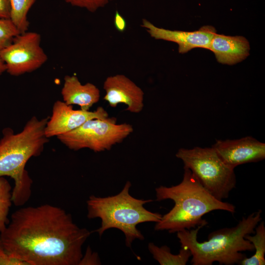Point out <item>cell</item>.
<instances>
[{"label": "cell", "mask_w": 265, "mask_h": 265, "mask_svg": "<svg viewBox=\"0 0 265 265\" xmlns=\"http://www.w3.org/2000/svg\"><path fill=\"white\" fill-rule=\"evenodd\" d=\"M107 117V112L101 106L93 111L75 110L72 105L56 101L53 106L52 116L46 125L45 135L47 138L57 136L74 130L88 120Z\"/></svg>", "instance_id": "9"}, {"label": "cell", "mask_w": 265, "mask_h": 265, "mask_svg": "<svg viewBox=\"0 0 265 265\" xmlns=\"http://www.w3.org/2000/svg\"><path fill=\"white\" fill-rule=\"evenodd\" d=\"M101 262L98 254L93 252L88 247L85 255L82 256L79 265H100Z\"/></svg>", "instance_id": "22"}, {"label": "cell", "mask_w": 265, "mask_h": 265, "mask_svg": "<svg viewBox=\"0 0 265 265\" xmlns=\"http://www.w3.org/2000/svg\"><path fill=\"white\" fill-rule=\"evenodd\" d=\"M182 182L171 187L160 186L155 189L156 200H173L175 205L157 222L156 231L167 230L174 233L184 229L204 226L208 222L203 219L205 214L214 210L234 213L236 208L228 202L218 200L200 183L190 169L184 167Z\"/></svg>", "instance_id": "2"}, {"label": "cell", "mask_w": 265, "mask_h": 265, "mask_svg": "<svg viewBox=\"0 0 265 265\" xmlns=\"http://www.w3.org/2000/svg\"><path fill=\"white\" fill-rule=\"evenodd\" d=\"M148 248L160 265H186L191 257L190 251L184 247H181L179 253L176 255L172 254L170 248L166 245L159 247L150 242Z\"/></svg>", "instance_id": "15"}, {"label": "cell", "mask_w": 265, "mask_h": 265, "mask_svg": "<svg viewBox=\"0 0 265 265\" xmlns=\"http://www.w3.org/2000/svg\"><path fill=\"white\" fill-rule=\"evenodd\" d=\"M106 95L104 99L112 107L118 104H125L126 110L139 113L144 106V92L133 81L122 74L108 77L103 85Z\"/></svg>", "instance_id": "12"}, {"label": "cell", "mask_w": 265, "mask_h": 265, "mask_svg": "<svg viewBox=\"0 0 265 265\" xmlns=\"http://www.w3.org/2000/svg\"><path fill=\"white\" fill-rule=\"evenodd\" d=\"M114 25L119 32H124L127 27V22L124 18L116 10L114 18Z\"/></svg>", "instance_id": "23"}, {"label": "cell", "mask_w": 265, "mask_h": 265, "mask_svg": "<svg viewBox=\"0 0 265 265\" xmlns=\"http://www.w3.org/2000/svg\"><path fill=\"white\" fill-rule=\"evenodd\" d=\"M48 119L33 116L20 132L15 133L10 129L3 132L0 140V177L14 180L12 201L16 206L24 205L31 196L32 181L25 166L31 157L41 154L48 142L45 130Z\"/></svg>", "instance_id": "4"}, {"label": "cell", "mask_w": 265, "mask_h": 265, "mask_svg": "<svg viewBox=\"0 0 265 265\" xmlns=\"http://www.w3.org/2000/svg\"><path fill=\"white\" fill-rule=\"evenodd\" d=\"M90 234L63 209L46 204L14 212L0 239L8 253L26 265H79Z\"/></svg>", "instance_id": "1"}, {"label": "cell", "mask_w": 265, "mask_h": 265, "mask_svg": "<svg viewBox=\"0 0 265 265\" xmlns=\"http://www.w3.org/2000/svg\"><path fill=\"white\" fill-rule=\"evenodd\" d=\"M141 26L152 38L177 43L181 53L196 48L209 50L211 40L216 33V29L211 26H203L194 31L171 30L157 27L145 19H142Z\"/></svg>", "instance_id": "11"}, {"label": "cell", "mask_w": 265, "mask_h": 265, "mask_svg": "<svg viewBox=\"0 0 265 265\" xmlns=\"http://www.w3.org/2000/svg\"><path fill=\"white\" fill-rule=\"evenodd\" d=\"M212 147L225 164L234 168L265 158V144L252 136L234 140H218Z\"/></svg>", "instance_id": "10"}, {"label": "cell", "mask_w": 265, "mask_h": 265, "mask_svg": "<svg viewBox=\"0 0 265 265\" xmlns=\"http://www.w3.org/2000/svg\"><path fill=\"white\" fill-rule=\"evenodd\" d=\"M72 6L84 8L94 12L98 9L105 6L108 0H64Z\"/></svg>", "instance_id": "20"}, {"label": "cell", "mask_w": 265, "mask_h": 265, "mask_svg": "<svg viewBox=\"0 0 265 265\" xmlns=\"http://www.w3.org/2000/svg\"><path fill=\"white\" fill-rule=\"evenodd\" d=\"M6 66L4 62L0 58V75L6 71Z\"/></svg>", "instance_id": "25"}, {"label": "cell", "mask_w": 265, "mask_h": 265, "mask_svg": "<svg viewBox=\"0 0 265 265\" xmlns=\"http://www.w3.org/2000/svg\"><path fill=\"white\" fill-rule=\"evenodd\" d=\"M61 93L64 103L78 105L83 110H89L100 97V90L96 86L90 82L83 84L74 75L64 77Z\"/></svg>", "instance_id": "14"}, {"label": "cell", "mask_w": 265, "mask_h": 265, "mask_svg": "<svg viewBox=\"0 0 265 265\" xmlns=\"http://www.w3.org/2000/svg\"><path fill=\"white\" fill-rule=\"evenodd\" d=\"M133 131L131 125L118 124L116 118L107 117L88 120L74 130L57 137L70 149L77 151L88 148L95 152H100L110 150Z\"/></svg>", "instance_id": "7"}, {"label": "cell", "mask_w": 265, "mask_h": 265, "mask_svg": "<svg viewBox=\"0 0 265 265\" xmlns=\"http://www.w3.org/2000/svg\"><path fill=\"white\" fill-rule=\"evenodd\" d=\"M36 0H9L10 18L20 33L27 31V14Z\"/></svg>", "instance_id": "17"}, {"label": "cell", "mask_w": 265, "mask_h": 265, "mask_svg": "<svg viewBox=\"0 0 265 265\" xmlns=\"http://www.w3.org/2000/svg\"><path fill=\"white\" fill-rule=\"evenodd\" d=\"M0 265H26V264L8 253L0 239Z\"/></svg>", "instance_id": "21"}, {"label": "cell", "mask_w": 265, "mask_h": 265, "mask_svg": "<svg viewBox=\"0 0 265 265\" xmlns=\"http://www.w3.org/2000/svg\"><path fill=\"white\" fill-rule=\"evenodd\" d=\"M261 214L260 210L243 217L234 227L212 232L208 240L204 242L197 239L198 233L202 226L179 231L177 238L181 246L190 251L192 265H212L215 262L224 265L239 264L246 257L242 252L254 251L252 243L244 236L255 233L256 227L262 219Z\"/></svg>", "instance_id": "3"}, {"label": "cell", "mask_w": 265, "mask_h": 265, "mask_svg": "<svg viewBox=\"0 0 265 265\" xmlns=\"http://www.w3.org/2000/svg\"><path fill=\"white\" fill-rule=\"evenodd\" d=\"M12 187L4 177H0V233L9 223L8 215L12 205Z\"/></svg>", "instance_id": "18"}, {"label": "cell", "mask_w": 265, "mask_h": 265, "mask_svg": "<svg viewBox=\"0 0 265 265\" xmlns=\"http://www.w3.org/2000/svg\"><path fill=\"white\" fill-rule=\"evenodd\" d=\"M41 36L27 31L17 35L11 44L0 52V58L10 75L18 76L41 67L48 56L41 45Z\"/></svg>", "instance_id": "8"}, {"label": "cell", "mask_w": 265, "mask_h": 265, "mask_svg": "<svg viewBox=\"0 0 265 265\" xmlns=\"http://www.w3.org/2000/svg\"><path fill=\"white\" fill-rule=\"evenodd\" d=\"M132 185L127 181L117 194L105 197L91 195L86 201L87 217L100 218L101 225L96 232L101 237L107 229L116 228L125 237V244L131 247L136 239L143 240L144 237L137 229L139 224L146 222H158L162 215L146 210L144 205L153 200L136 199L129 193Z\"/></svg>", "instance_id": "5"}, {"label": "cell", "mask_w": 265, "mask_h": 265, "mask_svg": "<svg viewBox=\"0 0 265 265\" xmlns=\"http://www.w3.org/2000/svg\"><path fill=\"white\" fill-rule=\"evenodd\" d=\"M109 0H108V1H109Z\"/></svg>", "instance_id": "26"}, {"label": "cell", "mask_w": 265, "mask_h": 265, "mask_svg": "<svg viewBox=\"0 0 265 265\" xmlns=\"http://www.w3.org/2000/svg\"><path fill=\"white\" fill-rule=\"evenodd\" d=\"M255 235L248 234L244 238L251 242L254 246L255 254L249 258L246 257L238 265H265V222L260 221L255 229Z\"/></svg>", "instance_id": "16"}, {"label": "cell", "mask_w": 265, "mask_h": 265, "mask_svg": "<svg viewBox=\"0 0 265 265\" xmlns=\"http://www.w3.org/2000/svg\"><path fill=\"white\" fill-rule=\"evenodd\" d=\"M9 0H0V19L10 18Z\"/></svg>", "instance_id": "24"}, {"label": "cell", "mask_w": 265, "mask_h": 265, "mask_svg": "<svg viewBox=\"0 0 265 265\" xmlns=\"http://www.w3.org/2000/svg\"><path fill=\"white\" fill-rule=\"evenodd\" d=\"M210 50L215 54L217 61L232 65L241 61L249 54L247 40L242 36H230L216 33L213 36Z\"/></svg>", "instance_id": "13"}, {"label": "cell", "mask_w": 265, "mask_h": 265, "mask_svg": "<svg viewBox=\"0 0 265 265\" xmlns=\"http://www.w3.org/2000/svg\"><path fill=\"white\" fill-rule=\"evenodd\" d=\"M20 33L9 19H0V52Z\"/></svg>", "instance_id": "19"}, {"label": "cell", "mask_w": 265, "mask_h": 265, "mask_svg": "<svg viewBox=\"0 0 265 265\" xmlns=\"http://www.w3.org/2000/svg\"><path fill=\"white\" fill-rule=\"evenodd\" d=\"M176 157L191 170L202 186L213 197L223 201L236 187L234 168L225 164L212 147L180 148Z\"/></svg>", "instance_id": "6"}]
</instances>
